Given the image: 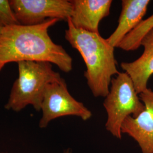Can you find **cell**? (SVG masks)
Listing matches in <instances>:
<instances>
[{"instance_id":"cell-2","label":"cell","mask_w":153,"mask_h":153,"mask_svg":"<svg viewBox=\"0 0 153 153\" xmlns=\"http://www.w3.org/2000/svg\"><path fill=\"white\" fill-rule=\"evenodd\" d=\"M65 39L81 54L86 71L84 76L95 97L105 98L109 93L111 80L120 71L117 69L115 48L99 33L75 27L70 18L67 21Z\"/></svg>"},{"instance_id":"cell-8","label":"cell","mask_w":153,"mask_h":153,"mask_svg":"<svg viewBox=\"0 0 153 153\" xmlns=\"http://www.w3.org/2000/svg\"><path fill=\"white\" fill-rule=\"evenodd\" d=\"M70 19L75 27L99 33L100 21L110 14L111 0H71Z\"/></svg>"},{"instance_id":"cell-15","label":"cell","mask_w":153,"mask_h":153,"mask_svg":"<svg viewBox=\"0 0 153 153\" xmlns=\"http://www.w3.org/2000/svg\"><path fill=\"white\" fill-rule=\"evenodd\" d=\"M4 67V66H2L1 64H0V71L2 70V69Z\"/></svg>"},{"instance_id":"cell-14","label":"cell","mask_w":153,"mask_h":153,"mask_svg":"<svg viewBox=\"0 0 153 153\" xmlns=\"http://www.w3.org/2000/svg\"><path fill=\"white\" fill-rule=\"evenodd\" d=\"M64 153H71V149H68L66 150L64 152Z\"/></svg>"},{"instance_id":"cell-3","label":"cell","mask_w":153,"mask_h":153,"mask_svg":"<svg viewBox=\"0 0 153 153\" xmlns=\"http://www.w3.org/2000/svg\"><path fill=\"white\" fill-rule=\"evenodd\" d=\"M17 64L18 77L13 85L5 108L19 112L27 105H32L40 111L47 86L63 78L48 62L23 61Z\"/></svg>"},{"instance_id":"cell-5","label":"cell","mask_w":153,"mask_h":153,"mask_svg":"<svg viewBox=\"0 0 153 153\" xmlns=\"http://www.w3.org/2000/svg\"><path fill=\"white\" fill-rule=\"evenodd\" d=\"M41 110L42 117L39 121L41 128L47 127L51 121L63 116H75L84 121L92 116L91 111L71 95L64 79L47 86Z\"/></svg>"},{"instance_id":"cell-10","label":"cell","mask_w":153,"mask_h":153,"mask_svg":"<svg viewBox=\"0 0 153 153\" xmlns=\"http://www.w3.org/2000/svg\"><path fill=\"white\" fill-rule=\"evenodd\" d=\"M149 0H123L118 25L109 37V44L117 48L123 39L142 21L147 12Z\"/></svg>"},{"instance_id":"cell-13","label":"cell","mask_w":153,"mask_h":153,"mask_svg":"<svg viewBox=\"0 0 153 153\" xmlns=\"http://www.w3.org/2000/svg\"><path fill=\"white\" fill-rule=\"evenodd\" d=\"M4 27V26H3V25L1 23V22H0V34H1V33L2 32V29H3V28Z\"/></svg>"},{"instance_id":"cell-7","label":"cell","mask_w":153,"mask_h":153,"mask_svg":"<svg viewBox=\"0 0 153 153\" xmlns=\"http://www.w3.org/2000/svg\"><path fill=\"white\" fill-rule=\"evenodd\" d=\"M145 109L136 117L128 116L121 126L122 134L133 138L142 153H153V88L139 94Z\"/></svg>"},{"instance_id":"cell-6","label":"cell","mask_w":153,"mask_h":153,"mask_svg":"<svg viewBox=\"0 0 153 153\" xmlns=\"http://www.w3.org/2000/svg\"><path fill=\"white\" fill-rule=\"evenodd\" d=\"M16 18L22 25H35L49 19L66 21L71 16L72 5L68 0L9 1Z\"/></svg>"},{"instance_id":"cell-9","label":"cell","mask_w":153,"mask_h":153,"mask_svg":"<svg viewBox=\"0 0 153 153\" xmlns=\"http://www.w3.org/2000/svg\"><path fill=\"white\" fill-rule=\"evenodd\" d=\"M142 55L132 62H122L120 66L130 77L138 94L148 88V81L153 75V30L142 39Z\"/></svg>"},{"instance_id":"cell-11","label":"cell","mask_w":153,"mask_h":153,"mask_svg":"<svg viewBox=\"0 0 153 153\" xmlns=\"http://www.w3.org/2000/svg\"><path fill=\"white\" fill-rule=\"evenodd\" d=\"M153 30V14L146 19L142 20L123 39L117 48L126 51L136 50L141 46L142 39Z\"/></svg>"},{"instance_id":"cell-12","label":"cell","mask_w":153,"mask_h":153,"mask_svg":"<svg viewBox=\"0 0 153 153\" xmlns=\"http://www.w3.org/2000/svg\"><path fill=\"white\" fill-rule=\"evenodd\" d=\"M0 22L4 27L21 25L8 0H0Z\"/></svg>"},{"instance_id":"cell-4","label":"cell","mask_w":153,"mask_h":153,"mask_svg":"<svg viewBox=\"0 0 153 153\" xmlns=\"http://www.w3.org/2000/svg\"><path fill=\"white\" fill-rule=\"evenodd\" d=\"M134 83L126 72H119L111 80L103 106L107 114L106 130L121 139V126L128 116L136 117L145 109Z\"/></svg>"},{"instance_id":"cell-1","label":"cell","mask_w":153,"mask_h":153,"mask_svg":"<svg viewBox=\"0 0 153 153\" xmlns=\"http://www.w3.org/2000/svg\"><path fill=\"white\" fill-rule=\"evenodd\" d=\"M60 21L49 19L35 25L3 28L0 34V64L23 61L48 62L65 73L71 71L73 59L65 49L55 43L48 29Z\"/></svg>"}]
</instances>
